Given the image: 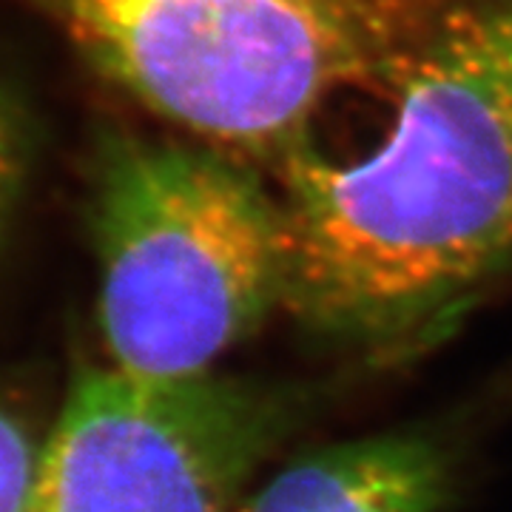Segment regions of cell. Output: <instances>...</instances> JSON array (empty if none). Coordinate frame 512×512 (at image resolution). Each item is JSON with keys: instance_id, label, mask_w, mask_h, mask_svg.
<instances>
[{"instance_id": "obj_3", "label": "cell", "mask_w": 512, "mask_h": 512, "mask_svg": "<svg viewBox=\"0 0 512 512\" xmlns=\"http://www.w3.org/2000/svg\"><path fill=\"white\" fill-rule=\"evenodd\" d=\"M97 313L111 367L180 382L285 296V222L262 168L140 128H103L89 160Z\"/></svg>"}, {"instance_id": "obj_7", "label": "cell", "mask_w": 512, "mask_h": 512, "mask_svg": "<svg viewBox=\"0 0 512 512\" xmlns=\"http://www.w3.org/2000/svg\"><path fill=\"white\" fill-rule=\"evenodd\" d=\"M35 160V128L26 109L0 86V228L23 197Z\"/></svg>"}, {"instance_id": "obj_5", "label": "cell", "mask_w": 512, "mask_h": 512, "mask_svg": "<svg viewBox=\"0 0 512 512\" xmlns=\"http://www.w3.org/2000/svg\"><path fill=\"white\" fill-rule=\"evenodd\" d=\"M444 490L433 441L379 436L293 461L242 512H436Z\"/></svg>"}, {"instance_id": "obj_1", "label": "cell", "mask_w": 512, "mask_h": 512, "mask_svg": "<svg viewBox=\"0 0 512 512\" xmlns=\"http://www.w3.org/2000/svg\"><path fill=\"white\" fill-rule=\"evenodd\" d=\"M393 92L370 151L274 168L282 308L373 353L441 336L512 262V0H458Z\"/></svg>"}, {"instance_id": "obj_2", "label": "cell", "mask_w": 512, "mask_h": 512, "mask_svg": "<svg viewBox=\"0 0 512 512\" xmlns=\"http://www.w3.org/2000/svg\"><path fill=\"white\" fill-rule=\"evenodd\" d=\"M177 134L274 171L336 94L387 83L458 0H15Z\"/></svg>"}, {"instance_id": "obj_4", "label": "cell", "mask_w": 512, "mask_h": 512, "mask_svg": "<svg viewBox=\"0 0 512 512\" xmlns=\"http://www.w3.org/2000/svg\"><path fill=\"white\" fill-rule=\"evenodd\" d=\"M305 404L288 387L211 373L89 370L43 439L32 512H231Z\"/></svg>"}, {"instance_id": "obj_6", "label": "cell", "mask_w": 512, "mask_h": 512, "mask_svg": "<svg viewBox=\"0 0 512 512\" xmlns=\"http://www.w3.org/2000/svg\"><path fill=\"white\" fill-rule=\"evenodd\" d=\"M43 439L32 427L0 402V512H32Z\"/></svg>"}]
</instances>
